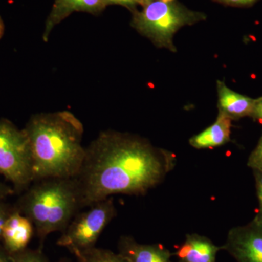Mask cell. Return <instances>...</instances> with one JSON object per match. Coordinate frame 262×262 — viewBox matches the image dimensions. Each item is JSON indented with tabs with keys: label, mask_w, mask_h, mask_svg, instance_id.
<instances>
[{
	"label": "cell",
	"mask_w": 262,
	"mask_h": 262,
	"mask_svg": "<svg viewBox=\"0 0 262 262\" xmlns=\"http://www.w3.org/2000/svg\"><path fill=\"white\" fill-rule=\"evenodd\" d=\"M177 156L140 136L104 130L86 148L75 177L82 208L113 194H145L175 168Z\"/></svg>",
	"instance_id": "1"
},
{
	"label": "cell",
	"mask_w": 262,
	"mask_h": 262,
	"mask_svg": "<svg viewBox=\"0 0 262 262\" xmlns=\"http://www.w3.org/2000/svg\"><path fill=\"white\" fill-rule=\"evenodd\" d=\"M32 154L34 182L49 178H75L83 163L84 127L69 111L39 113L24 128Z\"/></svg>",
	"instance_id": "2"
},
{
	"label": "cell",
	"mask_w": 262,
	"mask_h": 262,
	"mask_svg": "<svg viewBox=\"0 0 262 262\" xmlns=\"http://www.w3.org/2000/svg\"><path fill=\"white\" fill-rule=\"evenodd\" d=\"M20 201V212L34 225L42 249L50 234L63 232L82 208L80 191L74 178L36 181Z\"/></svg>",
	"instance_id": "3"
},
{
	"label": "cell",
	"mask_w": 262,
	"mask_h": 262,
	"mask_svg": "<svg viewBox=\"0 0 262 262\" xmlns=\"http://www.w3.org/2000/svg\"><path fill=\"white\" fill-rule=\"evenodd\" d=\"M132 11L131 26L156 47L176 53L175 34L183 27L204 21L206 13L189 9L178 0H151Z\"/></svg>",
	"instance_id": "4"
},
{
	"label": "cell",
	"mask_w": 262,
	"mask_h": 262,
	"mask_svg": "<svg viewBox=\"0 0 262 262\" xmlns=\"http://www.w3.org/2000/svg\"><path fill=\"white\" fill-rule=\"evenodd\" d=\"M0 173L18 189L34 182L28 138L9 120H0Z\"/></svg>",
	"instance_id": "5"
},
{
	"label": "cell",
	"mask_w": 262,
	"mask_h": 262,
	"mask_svg": "<svg viewBox=\"0 0 262 262\" xmlns=\"http://www.w3.org/2000/svg\"><path fill=\"white\" fill-rule=\"evenodd\" d=\"M89 208L76 214L57 241L58 246L67 248L72 254L96 247L98 237L116 216L117 210L112 198Z\"/></svg>",
	"instance_id": "6"
},
{
	"label": "cell",
	"mask_w": 262,
	"mask_h": 262,
	"mask_svg": "<svg viewBox=\"0 0 262 262\" xmlns=\"http://www.w3.org/2000/svg\"><path fill=\"white\" fill-rule=\"evenodd\" d=\"M222 246L237 262H262V225L253 220L232 227Z\"/></svg>",
	"instance_id": "7"
},
{
	"label": "cell",
	"mask_w": 262,
	"mask_h": 262,
	"mask_svg": "<svg viewBox=\"0 0 262 262\" xmlns=\"http://www.w3.org/2000/svg\"><path fill=\"white\" fill-rule=\"evenodd\" d=\"M34 227L28 217L19 210L12 211L7 219L3 228V246L11 256L22 252L34 234Z\"/></svg>",
	"instance_id": "8"
},
{
	"label": "cell",
	"mask_w": 262,
	"mask_h": 262,
	"mask_svg": "<svg viewBox=\"0 0 262 262\" xmlns=\"http://www.w3.org/2000/svg\"><path fill=\"white\" fill-rule=\"evenodd\" d=\"M106 7L105 0H54L51 13L46 20L43 40L47 42L55 27L75 12L98 15Z\"/></svg>",
	"instance_id": "9"
},
{
	"label": "cell",
	"mask_w": 262,
	"mask_h": 262,
	"mask_svg": "<svg viewBox=\"0 0 262 262\" xmlns=\"http://www.w3.org/2000/svg\"><path fill=\"white\" fill-rule=\"evenodd\" d=\"M117 249L128 262H173V253L163 245L139 244L130 236H122Z\"/></svg>",
	"instance_id": "10"
},
{
	"label": "cell",
	"mask_w": 262,
	"mask_h": 262,
	"mask_svg": "<svg viewBox=\"0 0 262 262\" xmlns=\"http://www.w3.org/2000/svg\"><path fill=\"white\" fill-rule=\"evenodd\" d=\"M219 113L233 120L251 117L254 108L255 98L248 97L229 89L224 81L217 80Z\"/></svg>",
	"instance_id": "11"
},
{
	"label": "cell",
	"mask_w": 262,
	"mask_h": 262,
	"mask_svg": "<svg viewBox=\"0 0 262 262\" xmlns=\"http://www.w3.org/2000/svg\"><path fill=\"white\" fill-rule=\"evenodd\" d=\"M223 250L206 236L188 234L175 255L180 262H216L217 253Z\"/></svg>",
	"instance_id": "12"
},
{
	"label": "cell",
	"mask_w": 262,
	"mask_h": 262,
	"mask_svg": "<svg viewBox=\"0 0 262 262\" xmlns=\"http://www.w3.org/2000/svg\"><path fill=\"white\" fill-rule=\"evenodd\" d=\"M232 120L219 113L211 126L189 139V144L195 149H211L223 146L230 141Z\"/></svg>",
	"instance_id": "13"
},
{
	"label": "cell",
	"mask_w": 262,
	"mask_h": 262,
	"mask_svg": "<svg viewBox=\"0 0 262 262\" xmlns=\"http://www.w3.org/2000/svg\"><path fill=\"white\" fill-rule=\"evenodd\" d=\"M77 262H128L118 253L94 247L75 254Z\"/></svg>",
	"instance_id": "14"
},
{
	"label": "cell",
	"mask_w": 262,
	"mask_h": 262,
	"mask_svg": "<svg viewBox=\"0 0 262 262\" xmlns=\"http://www.w3.org/2000/svg\"><path fill=\"white\" fill-rule=\"evenodd\" d=\"M13 262H50L41 248L24 250L22 252L13 255Z\"/></svg>",
	"instance_id": "15"
},
{
	"label": "cell",
	"mask_w": 262,
	"mask_h": 262,
	"mask_svg": "<svg viewBox=\"0 0 262 262\" xmlns=\"http://www.w3.org/2000/svg\"><path fill=\"white\" fill-rule=\"evenodd\" d=\"M247 165L252 170L262 172V135L257 145L253 150L248 158Z\"/></svg>",
	"instance_id": "16"
},
{
	"label": "cell",
	"mask_w": 262,
	"mask_h": 262,
	"mask_svg": "<svg viewBox=\"0 0 262 262\" xmlns=\"http://www.w3.org/2000/svg\"><path fill=\"white\" fill-rule=\"evenodd\" d=\"M253 173L254 176L256 195H257L258 202V211L253 220L262 225V172L253 170Z\"/></svg>",
	"instance_id": "17"
},
{
	"label": "cell",
	"mask_w": 262,
	"mask_h": 262,
	"mask_svg": "<svg viewBox=\"0 0 262 262\" xmlns=\"http://www.w3.org/2000/svg\"><path fill=\"white\" fill-rule=\"evenodd\" d=\"M220 4L232 7H248L251 6L258 0H213Z\"/></svg>",
	"instance_id": "18"
},
{
	"label": "cell",
	"mask_w": 262,
	"mask_h": 262,
	"mask_svg": "<svg viewBox=\"0 0 262 262\" xmlns=\"http://www.w3.org/2000/svg\"><path fill=\"white\" fill-rule=\"evenodd\" d=\"M105 3L107 6L108 5H116L125 7L130 10L131 12L137 9L136 8L139 5L136 0H105Z\"/></svg>",
	"instance_id": "19"
},
{
	"label": "cell",
	"mask_w": 262,
	"mask_h": 262,
	"mask_svg": "<svg viewBox=\"0 0 262 262\" xmlns=\"http://www.w3.org/2000/svg\"><path fill=\"white\" fill-rule=\"evenodd\" d=\"M251 117L262 124V97L256 98L254 108Z\"/></svg>",
	"instance_id": "20"
},
{
	"label": "cell",
	"mask_w": 262,
	"mask_h": 262,
	"mask_svg": "<svg viewBox=\"0 0 262 262\" xmlns=\"http://www.w3.org/2000/svg\"><path fill=\"white\" fill-rule=\"evenodd\" d=\"M10 214L8 208L3 203H0V241L2 239V235H3V228L7 219Z\"/></svg>",
	"instance_id": "21"
},
{
	"label": "cell",
	"mask_w": 262,
	"mask_h": 262,
	"mask_svg": "<svg viewBox=\"0 0 262 262\" xmlns=\"http://www.w3.org/2000/svg\"><path fill=\"white\" fill-rule=\"evenodd\" d=\"M0 262H13V256L0 245Z\"/></svg>",
	"instance_id": "22"
},
{
	"label": "cell",
	"mask_w": 262,
	"mask_h": 262,
	"mask_svg": "<svg viewBox=\"0 0 262 262\" xmlns=\"http://www.w3.org/2000/svg\"><path fill=\"white\" fill-rule=\"evenodd\" d=\"M10 192V189H8V187H6V186H4L3 184L0 183V199L4 198L5 196L9 194Z\"/></svg>",
	"instance_id": "23"
},
{
	"label": "cell",
	"mask_w": 262,
	"mask_h": 262,
	"mask_svg": "<svg viewBox=\"0 0 262 262\" xmlns=\"http://www.w3.org/2000/svg\"><path fill=\"white\" fill-rule=\"evenodd\" d=\"M5 32V25L3 23V20H2L1 17H0V39L3 37V34Z\"/></svg>",
	"instance_id": "24"
},
{
	"label": "cell",
	"mask_w": 262,
	"mask_h": 262,
	"mask_svg": "<svg viewBox=\"0 0 262 262\" xmlns=\"http://www.w3.org/2000/svg\"><path fill=\"white\" fill-rule=\"evenodd\" d=\"M151 1V0H141V6L147 4L148 3H149V2Z\"/></svg>",
	"instance_id": "25"
},
{
	"label": "cell",
	"mask_w": 262,
	"mask_h": 262,
	"mask_svg": "<svg viewBox=\"0 0 262 262\" xmlns=\"http://www.w3.org/2000/svg\"><path fill=\"white\" fill-rule=\"evenodd\" d=\"M59 262H72V261H70V260H67V259H63L62 260V261Z\"/></svg>",
	"instance_id": "26"
},
{
	"label": "cell",
	"mask_w": 262,
	"mask_h": 262,
	"mask_svg": "<svg viewBox=\"0 0 262 262\" xmlns=\"http://www.w3.org/2000/svg\"><path fill=\"white\" fill-rule=\"evenodd\" d=\"M139 5H141V0H136Z\"/></svg>",
	"instance_id": "27"
},
{
	"label": "cell",
	"mask_w": 262,
	"mask_h": 262,
	"mask_svg": "<svg viewBox=\"0 0 262 262\" xmlns=\"http://www.w3.org/2000/svg\"><path fill=\"white\" fill-rule=\"evenodd\" d=\"M179 262H180V261H179Z\"/></svg>",
	"instance_id": "28"
}]
</instances>
